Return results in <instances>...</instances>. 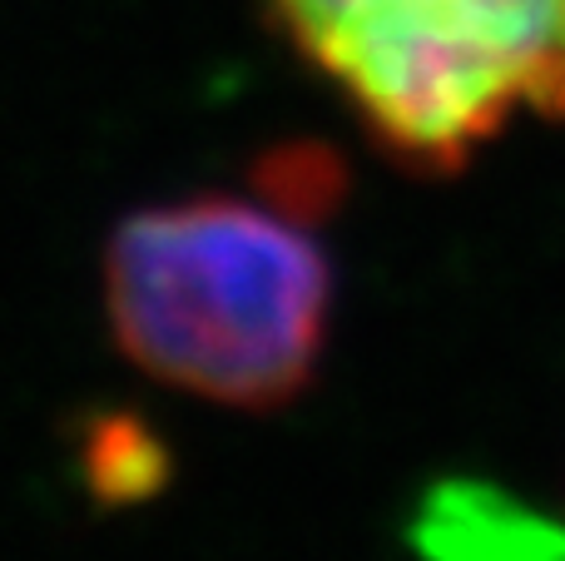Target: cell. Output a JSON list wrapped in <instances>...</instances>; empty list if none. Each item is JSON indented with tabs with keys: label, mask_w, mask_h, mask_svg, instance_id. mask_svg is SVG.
<instances>
[{
	"label": "cell",
	"mask_w": 565,
	"mask_h": 561,
	"mask_svg": "<svg viewBox=\"0 0 565 561\" xmlns=\"http://www.w3.org/2000/svg\"><path fill=\"white\" fill-rule=\"evenodd\" d=\"M154 443L149 433L129 427L125 417H109V427L89 433V483L99 487L105 497H135V493H149L154 487Z\"/></svg>",
	"instance_id": "cell-3"
},
{
	"label": "cell",
	"mask_w": 565,
	"mask_h": 561,
	"mask_svg": "<svg viewBox=\"0 0 565 561\" xmlns=\"http://www.w3.org/2000/svg\"><path fill=\"white\" fill-rule=\"evenodd\" d=\"M392 159L451 174L516 115L565 119V0H268Z\"/></svg>",
	"instance_id": "cell-2"
},
{
	"label": "cell",
	"mask_w": 565,
	"mask_h": 561,
	"mask_svg": "<svg viewBox=\"0 0 565 561\" xmlns=\"http://www.w3.org/2000/svg\"><path fill=\"white\" fill-rule=\"evenodd\" d=\"M105 318L154 383L224 407H282L328 348L332 264L278 204H145L105 244Z\"/></svg>",
	"instance_id": "cell-1"
}]
</instances>
